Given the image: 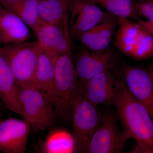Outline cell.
<instances>
[{"mask_svg":"<svg viewBox=\"0 0 153 153\" xmlns=\"http://www.w3.org/2000/svg\"><path fill=\"white\" fill-rule=\"evenodd\" d=\"M111 104L116 108L124 132L136 143L131 152L153 153V119L128 89L122 72H117L115 91Z\"/></svg>","mask_w":153,"mask_h":153,"instance_id":"obj_1","label":"cell"},{"mask_svg":"<svg viewBox=\"0 0 153 153\" xmlns=\"http://www.w3.org/2000/svg\"><path fill=\"white\" fill-rule=\"evenodd\" d=\"M55 66V109L60 116L68 120L79 92L71 51L57 57Z\"/></svg>","mask_w":153,"mask_h":153,"instance_id":"obj_2","label":"cell"},{"mask_svg":"<svg viewBox=\"0 0 153 153\" xmlns=\"http://www.w3.org/2000/svg\"><path fill=\"white\" fill-rule=\"evenodd\" d=\"M19 87H36L38 57L41 49L36 42L2 47Z\"/></svg>","mask_w":153,"mask_h":153,"instance_id":"obj_3","label":"cell"},{"mask_svg":"<svg viewBox=\"0 0 153 153\" xmlns=\"http://www.w3.org/2000/svg\"><path fill=\"white\" fill-rule=\"evenodd\" d=\"M18 97L25 117L37 131L50 128L54 121V105L37 87H19Z\"/></svg>","mask_w":153,"mask_h":153,"instance_id":"obj_4","label":"cell"},{"mask_svg":"<svg viewBox=\"0 0 153 153\" xmlns=\"http://www.w3.org/2000/svg\"><path fill=\"white\" fill-rule=\"evenodd\" d=\"M71 117L76 152H83L102 117L97 105L79 92L72 108Z\"/></svg>","mask_w":153,"mask_h":153,"instance_id":"obj_5","label":"cell"},{"mask_svg":"<svg viewBox=\"0 0 153 153\" xmlns=\"http://www.w3.org/2000/svg\"><path fill=\"white\" fill-rule=\"evenodd\" d=\"M69 33L79 39L82 34L115 17L102 11L93 0H67Z\"/></svg>","mask_w":153,"mask_h":153,"instance_id":"obj_6","label":"cell"},{"mask_svg":"<svg viewBox=\"0 0 153 153\" xmlns=\"http://www.w3.org/2000/svg\"><path fill=\"white\" fill-rule=\"evenodd\" d=\"M128 139L119 127L115 118L111 115H105L102 117L83 153H123Z\"/></svg>","mask_w":153,"mask_h":153,"instance_id":"obj_7","label":"cell"},{"mask_svg":"<svg viewBox=\"0 0 153 153\" xmlns=\"http://www.w3.org/2000/svg\"><path fill=\"white\" fill-rule=\"evenodd\" d=\"M122 74L128 89L147 110L153 119V72L152 68L125 66Z\"/></svg>","mask_w":153,"mask_h":153,"instance_id":"obj_8","label":"cell"},{"mask_svg":"<svg viewBox=\"0 0 153 153\" xmlns=\"http://www.w3.org/2000/svg\"><path fill=\"white\" fill-rule=\"evenodd\" d=\"M116 57L108 47L102 51L83 49L76 56L74 64L78 83L86 82L107 69L113 68Z\"/></svg>","mask_w":153,"mask_h":153,"instance_id":"obj_9","label":"cell"},{"mask_svg":"<svg viewBox=\"0 0 153 153\" xmlns=\"http://www.w3.org/2000/svg\"><path fill=\"white\" fill-rule=\"evenodd\" d=\"M30 127L29 123L24 119L0 117V152H25Z\"/></svg>","mask_w":153,"mask_h":153,"instance_id":"obj_10","label":"cell"},{"mask_svg":"<svg viewBox=\"0 0 153 153\" xmlns=\"http://www.w3.org/2000/svg\"><path fill=\"white\" fill-rule=\"evenodd\" d=\"M117 72L109 68L82 83H78L79 92L97 105L111 103L115 91Z\"/></svg>","mask_w":153,"mask_h":153,"instance_id":"obj_11","label":"cell"},{"mask_svg":"<svg viewBox=\"0 0 153 153\" xmlns=\"http://www.w3.org/2000/svg\"><path fill=\"white\" fill-rule=\"evenodd\" d=\"M35 33L37 42L41 50L54 60L60 55L71 52L68 30L42 22Z\"/></svg>","mask_w":153,"mask_h":153,"instance_id":"obj_12","label":"cell"},{"mask_svg":"<svg viewBox=\"0 0 153 153\" xmlns=\"http://www.w3.org/2000/svg\"><path fill=\"white\" fill-rule=\"evenodd\" d=\"M18 90L19 86L3 47H0V101L5 107L25 120Z\"/></svg>","mask_w":153,"mask_h":153,"instance_id":"obj_13","label":"cell"},{"mask_svg":"<svg viewBox=\"0 0 153 153\" xmlns=\"http://www.w3.org/2000/svg\"><path fill=\"white\" fill-rule=\"evenodd\" d=\"M30 28L17 15L0 7V47L21 44L31 37Z\"/></svg>","mask_w":153,"mask_h":153,"instance_id":"obj_14","label":"cell"},{"mask_svg":"<svg viewBox=\"0 0 153 153\" xmlns=\"http://www.w3.org/2000/svg\"><path fill=\"white\" fill-rule=\"evenodd\" d=\"M119 18L114 17L96 25L81 35L79 39L84 49L102 51L109 47L119 23Z\"/></svg>","mask_w":153,"mask_h":153,"instance_id":"obj_15","label":"cell"},{"mask_svg":"<svg viewBox=\"0 0 153 153\" xmlns=\"http://www.w3.org/2000/svg\"><path fill=\"white\" fill-rule=\"evenodd\" d=\"M55 62V60L41 50L36 71V87L47 96L55 108L56 98Z\"/></svg>","mask_w":153,"mask_h":153,"instance_id":"obj_16","label":"cell"},{"mask_svg":"<svg viewBox=\"0 0 153 153\" xmlns=\"http://www.w3.org/2000/svg\"><path fill=\"white\" fill-rule=\"evenodd\" d=\"M119 23L114 36L115 47L126 56L130 57L144 29L138 23L129 19L119 18Z\"/></svg>","mask_w":153,"mask_h":153,"instance_id":"obj_17","label":"cell"},{"mask_svg":"<svg viewBox=\"0 0 153 153\" xmlns=\"http://www.w3.org/2000/svg\"><path fill=\"white\" fill-rule=\"evenodd\" d=\"M38 10L42 22L69 31L67 0H40Z\"/></svg>","mask_w":153,"mask_h":153,"instance_id":"obj_18","label":"cell"},{"mask_svg":"<svg viewBox=\"0 0 153 153\" xmlns=\"http://www.w3.org/2000/svg\"><path fill=\"white\" fill-rule=\"evenodd\" d=\"M44 153H71L76 152L74 136L66 130L56 129L50 131L40 144Z\"/></svg>","mask_w":153,"mask_h":153,"instance_id":"obj_19","label":"cell"},{"mask_svg":"<svg viewBox=\"0 0 153 153\" xmlns=\"http://www.w3.org/2000/svg\"><path fill=\"white\" fill-rule=\"evenodd\" d=\"M39 1L18 0L1 6L17 15L35 33L43 22L38 13Z\"/></svg>","mask_w":153,"mask_h":153,"instance_id":"obj_20","label":"cell"},{"mask_svg":"<svg viewBox=\"0 0 153 153\" xmlns=\"http://www.w3.org/2000/svg\"><path fill=\"white\" fill-rule=\"evenodd\" d=\"M107 12L118 18L137 20L134 0H93Z\"/></svg>","mask_w":153,"mask_h":153,"instance_id":"obj_21","label":"cell"},{"mask_svg":"<svg viewBox=\"0 0 153 153\" xmlns=\"http://www.w3.org/2000/svg\"><path fill=\"white\" fill-rule=\"evenodd\" d=\"M130 57L136 60L153 58V36L145 30Z\"/></svg>","mask_w":153,"mask_h":153,"instance_id":"obj_22","label":"cell"},{"mask_svg":"<svg viewBox=\"0 0 153 153\" xmlns=\"http://www.w3.org/2000/svg\"><path fill=\"white\" fill-rule=\"evenodd\" d=\"M135 7L138 17H144L146 21L153 24V3H139L135 1Z\"/></svg>","mask_w":153,"mask_h":153,"instance_id":"obj_23","label":"cell"},{"mask_svg":"<svg viewBox=\"0 0 153 153\" xmlns=\"http://www.w3.org/2000/svg\"><path fill=\"white\" fill-rule=\"evenodd\" d=\"M137 23L144 30L153 36V24L143 20H138Z\"/></svg>","mask_w":153,"mask_h":153,"instance_id":"obj_24","label":"cell"},{"mask_svg":"<svg viewBox=\"0 0 153 153\" xmlns=\"http://www.w3.org/2000/svg\"><path fill=\"white\" fill-rule=\"evenodd\" d=\"M18 1V0H0V4L1 5L4 4H6L10 2L14 1Z\"/></svg>","mask_w":153,"mask_h":153,"instance_id":"obj_25","label":"cell"},{"mask_svg":"<svg viewBox=\"0 0 153 153\" xmlns=\"http://www.w3.org/2000/svg\"><path fill=\"white\" fill-rule=\"evenodd\" d=\"M134 1L139 3H153V0H134Z\"/></svg>","mask_w":153,"mask_h":153,"instance_id":"obj_26","label":"cell"},{"mask_svg":"<svg viewBox=\"0 0 153 153\" xmlns=\"http://www.w3.org/2000/svg\"><path fill=\"white\" fill-rule=\"evenodd\" d=\"M4 107V105L3 104V103H2L1 102V101H0V108H2L3 107Z\"/></svg>","mask_w":153,"mask_h":153,"instance_id":"obj_27","label":"cell"},{"mask_svg":"<svg viewBox=\"0 0 153 153\" xmlns=\"http://www.w3.org/2000/svg\"><path fill=\"white\" fill-rule=\"evenodd\" d=\"M150 67L151 68H152V70L153 72V64L152 66H150Z\"/></svg>","mask_w":153,"mask_h":153,"instance_id":"obj_28","label":"cell"}]
</instances>
